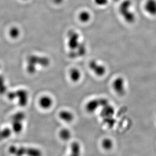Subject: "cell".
<instances>
[{"instance_id": "cell-1", "label": "cell", "mask_w": 156, "mask_h": 156, "mask_svg": "<svg viewBox=\"0 0 156 156\" xmlns=\"http://www.w3.org/2000/svg\"><path fill=\"white\" fill-rule=\"evenodd\" d=\"M27 66L28 74L33 75L37 72L38 66L46 68L50 65V59L44 56H32L28 58Z\"/></svg>"}, {"instance_id": "cell-2", "label": "cell", "mask_w": 156, "mask_h": 156, "mask_svg": "<svg viewBox=\"0 0 156 156\" xmlns=\"http://www.w3.org/2000/svg\"><path fill=\"white\" fill-rule=\"evenodd\" d=\"M132 2L130 0L123 1L119 8V11L124 21L129 24L134 23L136 17L134 13L131 10Z\"/></svg>"}, {"instance_id": "cell-3", "label": "cell", "mask_w": 156, "mask_h": 156, "mask_svg": "<svg viewBox=\"0 0 156 156\" xmlns=\"http://www.w3.org/2000/svg\"><path fill=\"white\" fill-rule=\"evenodd\" d=\"M9 152L12 154L18 156H40L42 155V152L40 150L34 148L17 147L13 146L9 148Z\"/></svg>"}, {"instance_id": "cell-4", "label": "cell", "mask_w": 156, "mask_h": 156, "mask_svg": "<svg viewBox=\"0 0 156 156\" xmlns=\"http://www.w3.org/2000/svg\"><path fill=\"white\" fill-rule=\"evenodd\" d=\"M109 103V101L104 98H93L86 103L85 108L86 112L89 114H92Z\"/></svg>"}, {"instance_id": "cell-5", "label": "cell", "mask_w": 156, "mask_h": 156, "mask_svg": "<svg viewBox=\"0 0 156 156\" xmlns=\"http://www.w3.org/2000/svg\"><path fill=\"white\" fill-rule=\"evenodd\" d=\"M112 87L113 91L117 95L124 96L126 92L125 80L123 77H117L112 82Z\"/></svg>"}, {"instance_id": "cell-6", "label": "cell", "mask_w": 156, "mask_h": 156, "mask_svg": "<svg viewBox=\"0 0 156 156\" xmlns=\"http://www.w3.org/2000/svg\"><path fill=\"white\" fill-rule=\"evenodd\" d=\"M88 67L94 75L99 77L105 76L107 72L106 67L95 60H91L88 63Z\"/></svg>"}, {"instance_id": "cell-7", "label": "cell", "mask_w": 156, "mask_h": 156, "mask_svg": "<svg viewBox=\"0 0 156 156\" xmlns=\"http://www.w3.org/2000/svg\"><path fill=\"white\" fill-rule=\"evenodd\" d=\"M39 106L44 110H48L52 108L54 104V100L52 97L47 94L43 95L38 101Z\"/></svg>"}, {"instance_id": "cell-8", "label": "cell", "mask_w": 156, "mask_h": 156, "mask_svg": "<svg viewBox=\"0 0 156 156\" xmlns=\"http://www.w3.org/2000/svg\"><path fill=\"white\" fill-rule=\"evenodd\" d=\"M16 93L20 106L22 107L27 106L29 100V94L28 91L25 89H20L16 91Z\"/></svg>"}, {"instance_id": "cell-9", "label": "cell", "mask_w": 156, "mask_h": 156, "mask_svg": "<svg viewBox=\"0 0 156 156\" xmlns=\"http://www.w3.org/2000/svg\"><path fill=\"white\" fill-rule=\"evenodd\" d=\"M58 118L66 123H70L75 119V115L73 112L68 110H61L58 112Z\"/></svg>"}, {"instance_id": "cell-10", "label": "cell", "mask_w": 156, "mask_h": 156, "mask_svg": "<svg viewBox=\"0 0 156 156\" xmlns=\"http://www.w3.org/2000/svg\"><path fill=\"white\" fill-rule=\"evenodd\" d=\"M144 9L149 15L156 16V0H146L144 4Z\"/></svg>"}, {"instance_id": "cell-11", "label": "cell", "mask_w": 156, "mask_h": 156, "mask_svg": "<svg viewBox=\"0 0 156 156\" xmlns=\"http://www.w3.org/2000/svg\"><path fill=\"white\" fill-rule=\"evenodd\" d=\"M115 114V109L109 103L103 106L101 109L100 115L103 118L108 119L112 118Z\"/></svg>"}, {"instance_id": "cell-12", "label": "cell", "mask_w": 156, "mask_h": 156, "mask_svg": "<svg viewBox=\"0 0 156 156\" xmlns=\"http://www.w3.org/2000/svg\"><path fill=\"white\" fill-rule=\"evenodd\" d=\"M69 77L71 81L74 83L79 82L82 78L81 71L76 68H72L69 71Z\"/></svg>"}, {"instance_id": "cell-13", "label": "cell", "mask_w": 156, "mask_h": 156, "mask_svg": "<svg viewBox=\"0 0 156 156\" xmlns=\"http://www.w3.org/2000/svg\"><path fill=\"white\" fill-rule=\"evenodd\" d=\"M79 35L77 33L74 32L69 34L68 38V46L70 49L74 50L77 47L79 44Z\"/></svg>"}, {"instance_id": "cell-14", "label": "cell", "mask_w": 156, "mask_h": 156, "mask_svg": "<svg viewBox=\"0 0 156 156\" xmlns=\"http://www.w3.org/2000/svg\"><path fill=\"white\" fill-rule=\"evenodd\" d=\"M70 152L71 155L74 156H80L81 154L82 148L80 142L75 141L70 144Z\"/></svg>"}, {"instance_id": "cell-15", "label": "cell", "mask_w": 156, "mask_h": 156, "mask_svg": "<svg viewBox=\"0 0 156 156\" xmlns=\"http://www.w3.org/2000/svg\"><path fill=\"white\" fill-rule=\"evenodd\" d=\"M59 138L63 141H68L72 136V132L69 129L63 128L58 132Z\"/></svg>"}, {"instance_id": "cell-16", "label": "cell", "mask_w": 156, "mask_h": 156, "mask_svg": "<svg viewBox=\"0 0 156 156\" xmlns=\"http://www.w3.org/2000/svg\"><path fill=\"white\" fill-rule=\"evenodd\" d=\"M101 147L104 150L109 151L114 148V142L111 138L106 137L101 140Z\"/></svg>"}, {"instance_id": "cell-17", "label": "cell", "mask_w": 156, "mask_h": 156, "mask_svg": "<svg viewBox=\"0 0 156 156\" xmlns=\"http://www.w3.org/2000/svg\"><path fill=\"white\" fill-rule=\"evenodd\" d=\"M23 125L22 122H12V130L16 134H20L23 130Z\"/></svg>"}, {"instance_id": "cell-18", "label": "cell", "mask_w": 156, "mask_h": 156, "mask_svg": "<svg viewBox=\"0 0 156 156\" xmlns=\"http://www.w3.org/2000/svg\"><path fill=\"white\" fill-rule=\"evenodd\" d=\"M12 130L10 128H5L0 129V141L7 139L11 136Z\"/></svg>"}, {"instance_id": "cell-19", "label": "cell", "mask_w": 156, "mask_h": 156, "mask_svg": "<svg viewBox=\"0 0 156 156\" xmlns=\"http://www.w3.org/2000/svg\"><path fill=\"white\" fill-rule=\"evenodd\" d=\"M26 118V115L22 112H19L15 113L13 116L12 120V122H23Z\"/></svg>"}, {"instance_id": "cell-20", "label": "cell", "mask_w": 156, "mask_h": 156, "mask_svg": "<svg viewBox=\"0 0 156 156\" xmlns=\"http://www.w3.org/2000/svg\"><path fill=\"white\" fill-rule=\"evenodd\" d=\"M90 14L89 13L86 11L81 12L78 16L79 20L82 23H86L89 21V20L90 19Z\"/></svg>"}, {"instance_id": "cell-21", "label": "cell", "mask_w": 156, "mask_h": 156, "mask_svg": "<svg viewBox=\"0 0 156 156\" xmlns=\"http://www.w3.org/2000/svg\"><path fill=\"white\" fill-rule=\"evenodd\" d=\"M7 87L5 84V80L3 76H0V94L4 95L7 93Z\"/></svg>"}, {"instance_id": "cell-22", "label": "cell", "mask_w": 156, "mask_h": 156, "mask_svg": "<svg viewBox=\"0 0 156 156\" xmlns=\"http://www.w3.org/2000/svg\"><path fill=\"white\" fill-rule=\"evenodd\" d=\"M20 31L16 27H13L10 29L9 31V34L12 38H16L19 36Z\"/></svg>"}, {"instance_id": "cell-23", "label": "cell", "mask_w": 156, "mask_h": 156, "mask_svg": "<svg viewBox=\"0 0 156 156\" xmlns=\"http://www.w3.org/2000/svg\"><path fill=\"white\" fill-rule=\"evenodd\" d=\"M8 98L10 100H14L16 99V91H10L7 92L6 94Z\"/></svg>"}, {"instance_id": "cell-24", "label": "cell", "mask_w": 156, "mask_h": 156, "mask_svg": "<svg viewBox=\"0 0 156 156\" xmlns=\"http://www.w3.org/2000/svg\"><path fill=\"white\" fill-rule=\"evenodd\" d=\"M94 2L98 5L105 6L108 4V0H94Z\"/></svg>"}, {"instance_id": "cell-25", "label": "cell", "mask_w": 156, "mask_h": 156, "mask_svg": "<svg viewBox=\"0 0 156 156\" xmlns=\"http://www.w3.org/2000/svg\"><path fill=\"white\" fill-rule=\"evenodd\" d=\"M114 1H119V0H114Z\"/></svg>"}, {"instance_id": "cell-26", "label": "cell", "mask_w": 156, "mask_h": 156, "mask_svg": "<svg viewBox=\"0 0 156 156\" xmlns=\"http://www.w3.org/2000/svg\"></svg>"}]
</instances>
